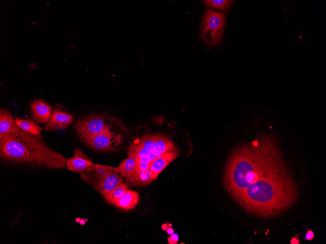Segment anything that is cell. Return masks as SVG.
I'll list each match as a JSON object with an SVG mask.
<instances>
[{
    "mask_svg": "<svg viewBox=\"0 0 326 244\" xmlns=\"http://www.w3.org/2000/svg\"><path fill=\"white\" fill-rule=\"evenodd\" d=\"M223 183L231 198L249 214L274 218L291 208L299 190L276 139L262 134L230 153Z\"/></svg>",
    "mask_w": 326,
    "mask_h": 244,
    "instance_id": "1",
    "label": "cell"
},
{
    "mask_svg": "<svg viewBox=\"0 0 326 244\" xmlns=\"http://www.w3.org/2000/svg\"><path fill=\"white\" fill-rule=\"evenodd\" d=\"M0 155L5 161L51 169L65 167L68 158L49 148L39 136L27 133L14 123L0 135Z\"/></svg>",
    "mask_w": 326,
    "mask_h": 244,
    "instance_id": "2",
    "label": "cell"
},
{
    "mask_svg": "<svg viewBox=\"0 0 326 244\" xmlns=\"http://www.w3.org/2000/svg\"><path fill=\"white\" fill-rule=\"evenodd\" d=\"M119 174L118 168L94 164L81 173V176L101 194L104 195L123 182V179Z\"/></svg>",
    "mask_w": 326,
    "mask_h": 244,
    "instance_id": "3",
    "label": "cell"
},
{
    "mask_svg": "<svg viewBox=\"0 0 326 244\" xmlns=\"http://www.w3.org/2000/svg\"><path fill=\"white\" fill-rule=\"evenodd\" d=\"M226 14L206 9L201 25V37L206 44L215 46L222 40L225 27Z\"/></svg>",
    "mask_w": 326,
    "mask_h": 244,
    "instance_id": "4",
    "label": "cell"
},
{
    "mask_svg": "<svg viewBox=\"0 0 326 244\" xmlns=\"http://www.w3.org/2000/svg\"><path fill=\"white\" fill-rule=\"evenodd\" d=\"M119 121L113 116L105 114H93L77 120L75 130L82 142L105 131Z\"/></svg>",
    "mask_w": 326,
    "mask_h": 244,
    "instance_id": "5",
    "label": "cell"
},
{
    "mask_svg": "<svg viewBox=\"0 0 326 244\" xmlns=\"http://www.w3.org/2000/svg\"><path fill=\"white\" fill-rule=\"evenodd\" d=\"M111 129L95 135L83 143L91 149L103 152H111L116 150L122 145L123 136L122 133L113 131Z\"/></svg>",
    "mask_w": 326,
    "mask_h": 244,
    "instance_id": "6",
    "label": "cell"
},
{
    "mask_svg": "<svg viewBox=\"0 0 326 244\" xmlns=\"http://www.w3.org/2000/svg\"><path fill=\"white\" fill-rule=\"evenodd\" d=\"M93 164L89 157L81 149L76 148L74 150V155L66 161V167L69 170L81 173Z\"/></svg>",
    "mask_w": 326,
    "mask_h": 244,
    "instance_id": "7",
    "label": "cell"
},
{
    "mask_svg": "<svg viewBox=\"0 0 326 244\" xmlns=\"http://www.w3.org/2000/svg\"><path fill=\"white\" fill-rule=\"evenodd\" d=\"M33 119L37 123L45 124L48 122L52 113L51 107L47 103L36 100L30 103Z\"/></svg>",
    "mask_w": 326,
    "mask_h": 244,
    "instance_id": "8",
    "label": "cell"
},
{
    "mask_svg": "<svg viewBox=\"0 0 326 244\" xmlns=\"http://www.w3.org/2000/svg\"><path fill=\"white\" fill-rule=\"evenodd\" d=\"M73 119V116L68 113L54 109L51 117L44 127L45 131L64 129L68 127Z\"/></svg>",
    "mask_w": 326,
    "mask_h": 244,
    "instance_id": "9",
    "label": "cell"
},
{
    "mask_svg": "<svg viewBox=\"0 0 326 244\" xmlns=\"http://www.w3.org/2000/svg\"><path fill=\"white\" fill-rule=\"evenodd\" d=\"M178 156V152L170 151L157 157L150 163L149 169L151 174V181L155 179L161 172Z\"/></svg>",
    "mask_w": 326,
    "mask_h": 244,
    "instance_id": "10",
    "label": "cell"
},
{
    "mask_svg": "<svg viewBox=\"0 0 326 244\" xmlns=\"http://www.w3.org/2000/svg\"><path fill=\"white\" fill-rule=\"evenodd\" d=\"M139 200V194L137 191L127 189L114 205L118 208L128 210L133 209Z\"/></svg>",
    "mask_w": 326,
    "mask_h": 244,
    "instance_id": "11",
    "label": "cell"
},
{
    "mask_svg": "<svg viewBox=\"0 0 326 244\" xmlns=\"http://www.w3.org/2000/svg\"><path fill=\"white\" fill-rule=\"evenodd\" d=\"M151 174L149 169L145 170L137 169L131 176L125 178L126 182L135 186L147 185L151 183Z\"/></svg>",
    "mask_w": 326,
    "mask_h": 244,
    "instance_id": "12",
    "label": "cell"
},
{
    "mask_svg": "<svg viewBox=\"0 0 326 244\" xmlns=\"http://www.w3.org/2000/svg\"><path fill=\"white\" fill-rule=\"evenodd\" d=\"M14 123L24 131L34 136H39L42 130L41 127L30 119H24L16 117Z\"/></svg>",
    "mask_w": 326,
    "mask_h": 244,
    "instance_id": "13",
    "label": "cell"
},
{
    "mask_svg": "<svg viewBox=\"0 0 326 244\" xmlns=\"http://www.w3.org/2000/svg\"><path fill=\"white\" fill-rule=\"evenodd\" d=\"M129 186L124 183H121L107 193L102 195L105 201L110 204L114 205L118 200L128 189Z\"/></svg>",
    "mask_w": 326,
    "mask_h": 244,
    "instance_id": "14",
    "label": "cell"
},
{
    "mask_svg": "<svg viewBox=\"0 0 326 244\" xmlns=\"http://www.w3.org/2000/svg\"><path fill=\"white\" fill-rule=\"evenodd\" d=\"M118 169L122 176L127 178L138 169L137 160L133 157L129 156L120 164Z\"/></svg>",
    "mask_w": 326,
    "mask_h": 244,
    "instance_id": "15",
    "label": "cell"
},
{
    "mask_svg": "<svg viewBox=\"0 0 326 244\" xmlns=\"http://www.w3.org/2000/svg\"><path fill=\"white\" fill-rule=\"evenodd\" d=\"M14 120L10 111L2 109L0 112V135L7 133L11 129Z\"/></svg>",
    "mask_w": 326,
    "mask_h": 244,
    "instance_id": "16",
    "label": "cell"
},
{
    "mask_svg": "<svg viewBox=\"0 0 326 244\" xmlns=\"http://www.w3.org/2000/svg\"><path fill=\"white\" fill-rule=\"evenodd\" d=\"M233 0H205L204 3L206 6L226 11L228 10Z\"/></svg>",
    "mask_w": 326,
    "mask_h": 244,
    "instance_id": "17",
    "label": "cell"
},
{
    "mask_svg": "<svg viewBox=\"0 0 326 244\" xmlns=\"http://www.w3.org/2000/svg\"><path fill=\"white\" fill-rule=\"evenodd\" d=\"M179 236L176 233H173L168 238V242L170 244H176L178 242Z\"/></svg>",
    "mask_w": 326,
    "mask_h": 244,
    "instance_id": "18",
    "label": "cell"
},
{
    "mask_svg": "<svg viewBox=\"0 0 326 244\" xmlns=\"http://www.w3.org/2000/svg\"><path fill=\"white\" fill-rule=\"evenodd\" d=\"M314 236L313 232L312 230H308L306 235V239L308 241L312 240Z\"/></svg>",
    "mask_w": 326,
    "mask_h": 244,
    "instance_id": "19",
    "label": "cell"
},
{
    "mask_svg": "<svg viewBox=\"0 0 326 244\" xmlns=\"http://www.w3.org/2000/svg\"><path fill=\"white\" fill-rule=\"evenodd\" d=\"M292 244H298L299 243V237H295L291 239L290 241Z\"/></svg>",
    "mask_w": 326,
    "mask_h": 244,
    "instance_id": "20",
    "label": "cell"
},
{
    "mask_svg": "<svg viewBox=\"0 0 326 244\" xmlns=\"http://www.w3.org/2000/svg\"><path fill=\"white\" fill-rule=\"evenodd\" d=\"M167 233L168 234L171 235L174 233V230L171 227H169L167 229Z\"/></svg>",
    "mask_w": 326,
    "mask_h": 244,
    "instance_id": "21",
    "label": "cell"
}]
</instances>
